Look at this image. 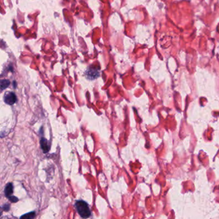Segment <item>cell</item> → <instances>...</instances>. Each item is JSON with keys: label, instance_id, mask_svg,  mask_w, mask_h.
I'll use <instances>...</instances> for the list:
<instances>
[{"label": "cell", "instance_id": "3957f363", "mask_svg": "<svg viewBox=\"0 0 219 219\" xmlns=\"http://www.w3.org/2000/svg\"><path fill=\"white\" fill-rule=\"evenodd\" d=\"M40 145H41V148L44 153H47L49 151V149H50V145H49L47 139L45 138H42L41 139V140H40Z\"/></svg>", "mask_w": 219, "mask_h": 219}, {"label": "cell", "instance_id": "ba28073f", "mask_svg": "<svg viewBox=\"0 0 219 219\" xmlns=\"http://www.w3.org/2000/svg\"><path fill=\"white\" fill-rule=\"evenodd\" d=\"M9 208H10V206L8 205H5L3 207V209L5 211H8Z\"/></svg>", "mask_w": 219, "mask_h": 219}, {"label": "cell", "instance_id": "5b68a950", "mask_svg": "<svg viewBox=\"0 0 219 219\" xmlns=\"http://www.w3.org/2000/svg\"><path fill=\"white\" fill-rule=\"evenodd\" d=\"M10 84H11V82H10V81H8V80H2L1 81V89L2 91L4 90L5 89H6L8 87V86L10 85Z\"/></svg>", "mask_w": 219, "mask_h": 219}, {"label": "cell", "instance_id": "7a4b0ae2", "mask_svg": "<svg viewBox=\"0 0 219 219\" xmlns=\"http://www.w3.org/2000/svg\"><path fill=\"white\" fill-rule=\"evenodd\" d=\"M4 102L8 105H13L17 102V97L14 93L8 92L4 96Z\"/></svg>", "mask_w": 219, "mask_h": 219}, {"label": "cell", "instance_id": "277c9868", "mask_svg": "<svg viewBox=\"0 0 219 219\" xmlns=\"http://www.w3.org/2000/svg\"><path fill=\"white\" fill-rule=\"evenodd\" d=\"M13 188H14L13 185L11 182L8 183L6 185L5 188V191H4L5 195L7 198L12 195V194L13 193Z\"/></svg>", "mask_w": 219, "mask_h": 219}, {"label": "cell", "instance_id": "52a82bcc", "mask_svg": "<svg viewBox=\"0 0 219 219\" xmlns=\"http://www.w3.org/2000/svg\"><path fill=\"white\" fill-rule=\"evenodd\" d=\"M8 198L9 200L11 201L12 202H17L18 201V198H17L16 197H15V196H12V195H11L10 197H8Z\"/></svg>", "mask_w": 219, "mask_h": 219}, {"label": "cell", "instance_id": "8992f818", "mask_svg": "<svg viewBox=\"0 0 219 219\" xmlns=\"http://www.w3.org/2000/svg\"><path fill=\"white\" fill-rule=\"evenodd\" d=\"M36 217V213H35L34 211L32 212H30L28 213L27 214H24V215H22L21 217V218H27V219H32L33 218Z\"/></svg>", "mask_w": 219, "mask_h": 219}, {"label": "cell", "instance_id": "6da1fadb", "mask_svg": "<svg viewBox=\"0 0 219 219\" xmlns=\"http://www.w3.org/2000/svg\"><path fill=\"white\" fill-rule=\"evenodd\" d=\"M76 210L78 213L82 218H87L91 215L90 208L89 207L88 204L84 201H77L75 204Z\"/></svg>", "mask_w": 219, "mask_h": 219}]
</instances>
